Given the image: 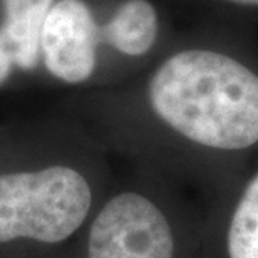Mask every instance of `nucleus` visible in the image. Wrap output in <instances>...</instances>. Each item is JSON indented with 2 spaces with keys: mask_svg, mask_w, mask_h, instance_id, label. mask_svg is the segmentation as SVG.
I'll use <instances>...</instances> for the list:
<instances>
[{
  "mask_svg": "<svg viewBox=\"0 0 258 258\" xmlns=\"http://www.w3.org/2000/svg\"><path fill=\"white\" fill-rule=\"evenodd\" d=\"M107 189L99 164L59 161L0 173V258L59 256Z\"/></svg>",
  "mask_w": 258,
  "mask_h": 258,
  "instance_id": "obj_3",
  "label": "nucleus"
},
{
  "mask_svg": "<svg viewBox=\"0 0 258 258\" xmlns=\"http://www.w3.org/2000/svg\"><path fill=\"white\" fill-rule=\"evenodd\" d=\"M55 258H206L205 203L143 168L131 181L107 189L81 233Z\"/></svg>",
  "mask_w": 258,
  "mask_h": 258,
  "instance_id": "obj_2",
  "label": "nucleus"
},
{
  "mask_svg": "<svg viewBox=\"0 0 258 258\" xmlns=\"http://www.w3.org/2000/svg\"><path fill=\"white\" fill-rule=\"evenodd\" d=\"M163 14L153 0H119L102 25L104 47L117 57L139 62L164 44Z\"/></svg>",
  "mask_w": 258,
  "mask_h": 258,
  "instance_id": "obj_6",
  "label": "nucleus"
},
{
  "mask_svg": "<svg viewBox=\"0 0 258 258\" xmlns=\"http://www.w3.org/2000/svg\"><path fill=\"white\" fill-rule=\"evenodd\" d=\"M195 22H218L258 34V0H184Z\"/></svg>",
  "mask_w": 258,
  "mask_h": 258,
  "instance_id": "obj_8",
  "label": "nucleus"
},
{
  "mask_svg": "<svg viewBox=\"0 0 258 258\" xmlns=\"http://www.w3.org/2000/svg\"><path fill=\"white\" fill-rule=\"evenodd\" d=\"M106 127L144 169L206 203L258 154V34L195 22L112 106Z\"/></svg>",
  "mask_w": 258,
  "mask_h": 258,
  "instance_id": "obj_1",
  "label": "nucleus"
},
{
  "mask_svg": "<svg viewBox=\"0 0 258 258\" xmlns=\"http://www.w3.org/2000/svg\"><path fill=\"white\" fill-rule=\"evenodd\" d=\"M106 19L97 17L86 0H55L40 34V57L45 69L71 86L86 84L96 77L104 47Z\"/></svg>",
  "mask_w": 258,
  "mask_h": 258,
  "instance_id": "obj_4",
  "label": "nucleus"
},
{
  "mask_svg": "<svg viewBox=\"0 0 258 258\" xmlns=\"http://www.w3.org/2000/svg\"><path fill=\"white\" fill-rule=\"evenodd\" d=\"M14 67H15L14 54H12V50H10L9 44L5 42L4 35L0 34V84H4V82L9 79Z\"/></svg>",
  "mask_w": 258,
  "mask_h": 258,
  "instance_id": "obj_9",
  "label": "nucleus"
},
{
  "mask_svg": "<svg viewBox=\"0 0 258 258\" xmlns=\"http://www.w3.org/2000/svg\"><path fill=\"white\" fill-rule=\"evenodd\" d=\"M206 258H258V154L205 203Z\"/></svg>",
  "mask_w": 258,
  "mask_h": 258,
  "instance_id": "obj_5",
  "label": "nucleus"
},
{
  "mask_svg": "<svg viewBox=\"0 0 258 258\" xmlns=\"http://www.w3.org/2000/svg\"><path fill=\"white\" fill-rule=\"evenodd\" d=\"M4 25L0 34L14 54L15 67L32 71L40 59V34L55 0H2Z\"/></svg>",
  "mask_w": 258,
  "mask_h": 258,
  "instance_id": "obj_7",
  "label": "nucleus"
}]
</instances>
